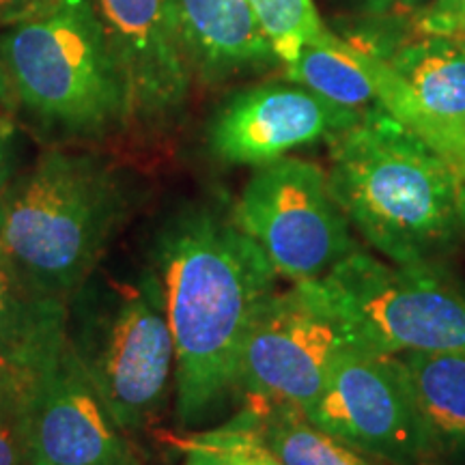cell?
Segmentation results:
<instances>
[{"label": "cell", "instance_id": "obj_1", "mask_svg": "<svg viewBox=\"0 0 465 465\" xmlns=\"http://www.w3.org/2000/svg\"><path fill=\"white\" fill-rule=\"evenodd\" d=\"M158 274L174 342V407L196 424L237 391L243 342L276 293V270L235 220L212 209L162 232Z\"/></svg>", "mask_w": 465, "mask_h": 465}, {"label": "cell", "instance_id": "obj_2", "mask_svg": "<svg viewBox=\"0 0 465 465\" xmlns=\"http://www.w3.org/2000/svg\"><path fill=\"white\" fill-rule=\"evenodd\" d=\"M328 183L349 224L386 261L435 265L463 231L455 168L383 108L332 141Z\"/></svg>", "mask_w": 465, "mask_h": 465}, {"label": "cell", "instance_id": "obj_3", "mask_svg": "<svg viewBox=\"0 0 465 465\" xmlns=\"http://www.w3.org/2000/svg\"><path fill=\"white\" fill-rule=\"evenodd\" d=\"M127 196L102 160L48 151L9 188L0 242L35 291L65 302L124 226Z\"/></svg>", "mask_w": 465, "mask_h": 465}, {"label": "cell", "instance_id": "obj_4", "mask_svg": "<svg viewBox=\"0 0 465 465\" xmlns=\"http://www.w3.org/2000/svg\"><path fill=\"white\" fill-rule=\"evenodd\" d=\"M67 339L125 435L158 414L174 381V342L158 270L97 267L67 300Z\"/></svg>", "mask_w": 465, "mask_h": 465}, {"label": "cell", "instance_id": "obj_5", "mask_svg": "<svg viewBox=\"0 0 465 465\" xmlns=\"http://www.w3.org/2000/svg\"><path fill=\"white\" fill-rule=\"evenodd\" d=\"M3 65L25 106L45 125L100 136L132 119L124 74L93 0H63L14 25Z\"/></svg>", "mask_w": 465, "mask_h": 465}, {"label": "cell", "instance_id": "obj_6", "mask_svg": "<svg viewBox=\"0 0 465 465\" xmlns=\"http://www.w3.org/2000/svg\"><path fill=\"white\" fill-rule=\"evenodd\" d=\"M373 349L322 281L293 282L265 302L243 342L237 394L308 410L341 356Z\"/></svg>", "mask_w": 465, "mask_h": 465}, {"label": "cell", "instance_id": "obj_7", "mask_svg": "<svg viewBox=\"0 0 465 465\" xmlns=\"http://www.w3.org/2000/svg\"><path fill=\"white\" fill-rule=\"evenodd\" d=\"M322 282L375 351H465V293L435 265L353 250Z\"/></svg>", "mask_w": 465, "mask_h": 465}, {"label": "cell", "instance_id": "obj_8", "mask_svg": "<svg viewBox=\"0 0 465 465\" xmlns=\"http://www.w3.org/2000/svg\"><path fill=\"white\" fill-rule=\"evenodd\" d=\"M232 220L263 250L278 276L322 281L356 248L351 224L315 162L281 158L257 168Z\"/></svg>", "mask_w": 465, "mask_h": 465}, {"label": "cell", "instance_id": "obj_9", "mask_svg": "<svg viewBox=\"0 0 465 465\" xmlns=\"http://www.w3.org/2000/svg\"><path fill=\"white\" fill-rule=\"evenodd\" d=\"M33 465H141L67 339L52 334L26 364Z\"/></svg>", "mask_w": 465, "mask_h": 465}, {"label": "cell", "instance_id": "obj_10", "mask_svg": "<svg viewBox=\"0 0 465 465\" xmlns=\"http://www.w3.org/2000/svg\"><path fill=\"white\" fill-rule=\"evenodd\" d=\"M304 414L349 449L381 463L416 465L433 450L392 353L356 349L341 356Z\"/></svg>", "mask_w": 465, "mask_h": 465}, {"label": "cell", "instance_id": "obj_11", "mask_svg": "<svg viewBox=\"0 0 465 465\" xmlns=\"http://www.w3.org/2000/svg\"><path fill=\"white\" fill-rule=\"evenodd\" d=\"M362 114L302 84H261L220 110L209 127V147L226 164L263 166L293 149L332 141Z\"/></svg>", "mask_w": 465, "mask_h": 465}, {"label": "cell", "instance_id": "obj_12", "mask_svg": "<svg viewBox=\"0 0 465 465\" xmlns=\"http://www.w3.org/2000/svg\"><path fill=\"white\" fill-rule=\"evenodd\" d=\"M97 11L130 93L132 119L171 116L188 95L192 72L166 0H97Z\"/></svg>", "mask_w": 465, "mask_h": 465}, {"label": "cell", "instance_id": "obj_13", "mask_svg": "<svg viewBox=\"0 0 465 465\" xmlns=\"http://www.w3.org/2000/svg\"><path fill=\"white\" fill-rule=\"evenodd\" d=\"M190 72L220 80L278 61L250 0H166Z\"/></svg>", "mask_w": 465, "mask_h": 465}, {"label": "cell", "instance_id": "obj_14", "mask_svg": "<svg viewBox=\"0 0 465 465\" xmlns=\"http://www.w3.org/2000/svg\"><path fill=\"white\" fill-rule=\"evenodd\" d=\"M383 61L397 72L438 134V153L465 171V39L420 35Z\"/></svg>", "mask_w": 465, "mask_h": 465}, {"label": "cell", "instance_id": "obj_15", "mask_svg": "<svg viewBox=\"0 0 465 465\" xmlns=\"http://www.w3.org/2000/svg\"><path fill=\"white\" fill-rule=\"evenodd\" d=\"M433 449H465V351L392 353Z\"/></svg>", "mask_w": 465, "mask_h": 465}, {"label": "cell", "instance_id": "obj_16", "mask_svg": "<svg viewBox=\"0 0 465 465\" xmlns=\"http://www.w3.org/2000/svg\"><path fill=\"white\" fill-rule=\"evenodd\" d=\"M65 325V302L35 291L0 242V358L26 369L45 341Z\"/></svg>", "mask_w": 465, "mask_h": 465}, {"label": "cell", "instance_id": "obj_17", "mask_svg": "<svg viewBox=\"0 0 465 465\" xmlns=\"http://www.w3.org/2000/svg\"><path fill=\"white\" fill-rule=\"evenodd\" d=\"M282 465H377L308 420L293 405L248 403L240 414Z\"/></svg>", "mask_w": 465, "mask_h": 465}, {"label": "cell", "instance_id": "obj_18", "mask_svg": "<svg viewBox=\"0 0 465 465\" xmlns=\"http://www.w3.org/2000/svg\"><path fill=\"white\" fill-rule=\"evenodd\" d=\"M284 75L291 83L358 113L380 106L373 83L339 37L328 45H304L293 61L284 63Z\"/></svg>", "mask_w": 465, "mask_h": 465}, {"label": "cell", "instance_id": "obj_19", "mask_svg": "<svg viewBox=\"0 0 465 465\" xmlns=\"http://www.w3.org/2000/svg\"><path fill=\"white\" fill-rule=\"evenodd\" d=\"M278 61L291 63L304 45H328L336 35L323 26L312 0H250Z\"/></svg>", "mask_w": 465, "mask_h": 465}, {"label": "cell", "instance_id": "obj_20", "mask_svg": "<svg viewBox=\"0 0 465 465\" xmlns=\"http://www.w3.org/2000/svg\"><path fill=\"white\" fill-rule=\"evenodd\" d=\"M183 449L182 465H282L261 444L242 416L216 431L188 440Z\"/></svg>", "mask_w": 465, "mask_h": 465}, {"label": "cell", "instance_id": "obj_21", "mask_svg": "<svg viewBox=\"0 0 465 465\" xmlns=\"http://www.w3.org/2000/svg\"><path fill=\"white\" fill-rule=\"evenodd\" d=\"M0 465H33L26 381L9 391H0Z\"/></svg>", "mask_w": 465, "mask_h": 465}, {"label": "cell", "instance_id": "obj_22", "mask_svg": "<svg viewBox=\"0 0 465 465\" xmlns=\"http://www.w3.org/2000/svg\"><path fill=\"white\" fill-rule=\"evenodd\" d=\"M414 28L420 35L465 37V0H431L416 14Z\"/></svg>", "mask_w": 465, "mask_h": 465}, {"label": "cell", "instance_id": "obj_23", "mask_svg": "<svg viewBox=\"0 0 465 465\" xmlns=\"http://www.w3.org/2000/svg\"><path fill=\"white\" fill-rule=\"evenodd\" d=\"M15 162H17V130L14 121L0 114V216H3L5 199L9 188L15 182Z\"/></svg>", "mask_w": 465, "mask_h": 465}, {"label": "cell", "instance_id": "obj_24", "mask_svg": "<svg viewBox=\"0 0 465 465\" xmlns=\"http://www.w3.org/2000/svg\"><path fill=\"white\" fill-rule=\"evenodd\" d=\"M63 0H0V22L3 25H20L56 7Z\"/></svg>", "mask_w": 465, "mask_h": 465}, {"label": "cell", "instance_id": "obj_25", "mask_svg": "<svg viewBox=\"0 0 465 465\" xmlns=\"http://www.w3.org/2000/svg\"><path fill=\"white\" fill-rule=\"evenodd\" d=\"M431 0H360L366 14H373L377 17H392V20H403L411 17L414 20L418 11Z\"/></svg>", "mask_w": 465, "mask_h": 465}, {"label": "cell", "instance_id": "obj_26", "mask_svg": "<svg viewBox=\"0 0 465 465\" xmlns=\"http://www.w3.org/2000/svg\"><path fill=\"white\" fill-rule=\"evenodd\" d=\"M26 381V369L9 362V360L0 358V391H9V388L22 386Z\"/></svg>", "mask_w": 465, "mask_h": 465}, {"label": "cell", "instance_id": "obj_27", "mask_svg": "<svg viewBox=\"0 0 465 465\" xmlns=\"http://www.w3.org/2000/svg\"><path fill=\"white\" fill-rule=\"evenodd\" d=\"M11 93H14V86H11L9 74H7V69H5L3 63H0V104L7 102Z\"/></svg>", "mask_w": 465, "mask_h": 465}, {"label": "cell", "instance_id": "obj_28", "mask_svg": "<svg viewBox=\"0 0 465 465\" xmlns=\"http://www.w3.org/2000/svg\"><path fill=\"white\" fill-rule=\"evenodd\" d=\"M459 179V212H461V223L465 229V171L457 174Z\"/></svg>", "mask_w": 465, "mask_h": 465}, {"label": "cell", "instance_id": "obj_29", "mask_svg": "<svg viewBox=\"0 0 465 465\" xmlns=\"http://www.w3.org/2000/svg\"><path fill=\"white\" fill-rule=\"evenodd\" d=\"M463 39H465V37H463Z\"/></svg>", "mask_w": 465, "mask_h": 465}]
</instances>
